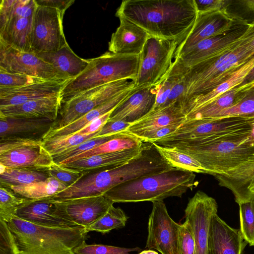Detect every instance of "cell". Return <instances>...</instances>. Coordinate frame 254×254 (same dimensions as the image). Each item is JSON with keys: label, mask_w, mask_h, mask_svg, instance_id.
<instances>
[{"label": "cell", "mask_w": 254, "mask_h": 254, "mask_svg": "<svg viewBox=\"0 0 254 254\" xmlns=\"http://www.w3.org/2000/svg\"><path fill=\"white\" fill-rule=\"evenodd\" d=\"M124 132V131H123ZM122 132L117 133L110 135L94 137L85 141L79 145L71 148L59 154L52 156L55 163L61 165L64 161L74 157L116 137Z\"/></svg>", "instance_id": "ab89813d"}, {"label": "cell", "mask_w": 254, "mask_h": 254, "mask_svg": "<svg viewBox=\"0 0 254 254\" xmlns=\"http://www.w3.org/2000/svg\"><path fill=\"white\" fill-rule=\"evenodd\" d=\"M43 144L41 138L9 137L0 139V155L24 147H38Z\"/></svg>", "instance_id": "f6af8a7d"}, {"label": "cell", "mask_w": 254, "mask_h": 254, "mask_svg": "<svg viewBox=\"0 0 254 254\" xmlns=\"http://www.w3.org/2000/svg\"><path fill=\"white\" fill-rule=\"evenodd\" d=\"M28 199L0 186V220L6 223L10 222L16 216L18 207Z\"/></svg>", "instance_id": "f35d334b"}, {"label": "cell", "mask_w": 254, "mask_h": 254, "mask_svg": "<svg viewBox=\"0 0 254 254\" xmlns=\"http://www.w3.org/2000/svg\"><path fill=\"white\" fill-rule=\"evenodd\" d=\"M156 95L154 85L137 87L135 91L113 110L108 121L135 122L152 110Z\"/></svg>", "instance_id": "ffe728a7"}, {"label": "cell", "mask_w": 254, "mask_h": 254, "mask_svg": "<svg viewBox=\"0 0 254 254\" xmlns=\"http://www.w3.org/2000/svg\"><path fill=\"white\" fill-rule=\"evenodd\" d=\"M15 0H1L0 4V27L5 23Z\"/></svg>", "instance_id": "11a10c76"}, {"label": "cell", "mask_w": 254, "mask_h": 254, "mask_svg": "<svg viewBox=\"0 0 254 254\" xmlns=\"http://www.w3.org/2000/svg\"><path fill=\"white\" fill-rule=\"evenodd\" d=\"M179 252L180 254H195V243L193 235L190 226L186 220L181 224Z\"/></svg>", "instance_id": "7dc6e473"}, {"label": "cell", "mask_w": 254, "mask_h": 254, "mask_svg": "<svg viewBox=\"0 0 254 254\" xmlns=\"http://www.w3.org/2000/svg\"><path fill=\"white\" fill-rule=\"evenodd\" d=\"M8 188L17 195L29 199L52 196L67 187L53 177L46 180L28 185L12 186Z\"/></svg>", "instance_id": "d6a6232c"}, {"label": "cell", "mask_w": 254, "mask_h": 254, "mask_svg": "<svg viewBox=\"0 0 254 254\" xmlns=\"http://www.w3.org/2000/svg\"><path fill=\"white\" fill-rule=\"evenodd\" d=\"M140 248H126L102 244L87 245L85 242L74 250L76 254H130L139 252Z\"/></svg>", "instance_id": "7bdbcfd3"}, {"label": "cell", "mask_w": 254, "mask_h": 254, "mask_svg": "<svg viewBox=\"0 0 254 254\" xmlns=\"http://www.w3.org/2000/svg\"><path fill=\"white\" fill-rule=\"evenodd\" d=\"M62 106L60 96L39 99L0 109V117L10 118L49 119L55 122Z\"/></svg>", "instance_id": "cb8c5ba5"}, {"label": "cell", "mask_w": 254, "mask_h": 254, "mask_svg": "<svg viewBox=\"0 0 254 254\" xmlns=\"http://www.w3.org/2000/svg\"><path fill=\"white\" fill-rule=\"evenodd\" d=\"M236 2L245 13L254 14V0H241Z\"/></svg>", "instance_id": "9f6ffc18"}, {"label": "cell", "mask_w": 254, "mask_h": 254, "mask_svg": "<svg viewBox=\"0 0 254 254\" xmlns=\"http://www.w3.org/2000/svg\"><path fill=\"white\" fill-rule=\"evenodd\" d=\"M245 21H247V20L229 12L228 9L198 12L192 28L178 44L174 59L199 42L226 33L237 24Z\"/></svg>", "instance_id": "30bf717a"}, {"label": "cell", "mask_w": 254, "mask_h": 254, "mask_svg": "<svg viewBox=\"0 0 254 254\" xmlns=\"http://www.w3.org/2000/svg\"><path fill=\"white\" fill-rule=\"evenodd\" d=\"M253 81H254V67L246 76L242 84H245Z\"/></svg>", "instance_id": "680465c9"}, {"label": "cell", "mask_w": 254, "mask_h": 254, "mask_svg": "<svg viewBox=\"0 0 254 254\" xmlns=\"http://www.w3.org/2000/svg\"><path fill=\"white\" fill-rule=\"evenodd\" d=\"M89 60L85 69L63 89L62 104L92 88L120 80L135 81L137 78L140 55H118L108 51Z\"/></svg>", "instance_id": "277c9868"}, {"label": "cell", "mask_w": 254, "mask_h": 254, "mask_svg": "<svg viewBox=\"0 0 254 254\" xmlns=\"http://www.w3.org/2000/svg\"><path fill=\"white\" fill-rule=\"evenodd\" d=\"M54 122L49 119L10 118L0 117V139L9 137L43 136Z\"/></svg>", "instance_id": "83f0119b"}, {"label": "cell", "mask_w": 254, "mask_h": 254, "mask_svg": "<svg viewBox=\"0 0 254 254\" xmlns=\"http://www.w3.org/2000/svg\"><path fill=\"white\" fill-rule=\"evenodd\" d=\"M119 19L120 25L108 43L109 52L118 55H140L150 36L131 21L124 18Z\"/></svg>", "instance_id": "44dd1931"}, {"label": "cell", "mask_w": 254, "mask_h": 254, "mask_svg": "<svg viewBox=\"0 0 254 254\" xmlns=\"http://www.w3.org/2000/svg\"><path fill=\"white\" fill-rule=\"evenodd\" d=\"M239 205L240 231L248 244L254 246V197Z\"/></svg>", "instance_id": "60d3db41"}, {"label": "cell", "mask_w": 254, "mask_h": 254, "mask_svg": "<svg viewBox=\"0 0 254 254\" xmlns=\"http://www.w3.org/2000/svg\"><path fill=\"white\" fill-rule=\"evenodd\" d=\"M19 254H76L85 242V228L81 226L49 227L38 225L16 216L7 223Z\"/></svg>", "instance_id": "3957f363"}, {"label": "cell", "mask_w": 254, "mask_h": 254, "mask_svg": "<svg viewBox=\"0 0 254 254\" xmlns=\"http://www.w3.org/2000/svg\"><path fill=\"white\" fill-rule=\"evenodd\" d=\"M138 254H158V253L153 250L149 249L148 250H144Z\"/></svg>", "instance_id": "91938a15"}, {"label": "cell", "mask_w": 254, "mask_h": 254, "mask_svg": "<svg viewBox=\"0 0 254 254\" xmlns=\"http://www.w3.org/2000/svg\"><path fill=\"white\" fill-rule=\"evenodd\" d=\"M254 56V53L240 42L232 50L219 57L189 67L186 75V92L183 112L191 99L215 88Z\"/></svg>", "instance_id": "5b68a950"}, {"label": "cell", "mask_w": 254, "mask_h": 254, "mask_svg": "<svg viewBox=\"0 0 254 254\" xmlns=\"http://www.w3.org/2000/svg\"><path fill=\"white\" fill-rule=\"evenodd\" d=\"M44 80H46L25 74L11 73L0 68V88H17Z\"/></svg>", "instance_id": "ee69618b"}, {"label": "cell", "mask_w": 254, "mask_h": 254, "mask_svg": "<svg viewBox=\"0 0 254 254\" xmlns=\"http://www.w3.org/2000/svg\"><path fill=\"white\" fill-rule=\"evenodd\" d=\"M251 115H254V81L241 91L232 106L222 111L212 119Z\"/></svg>", "instance_id": "d590c367"}, {"label": "cell", "mask_w": 254, "mask_h": 254, "mask_svg": "<svg viewBox=\"0 0 254 254\" xmlns=\"http://www.w3.org/2000/svg\"><path fill=\"white\" fill-rule=\"evenodd\" d=\"M177 45L175 41L150 36L140 55L135 86L158 83L170 68Z\"/></svg>", "instance_id": "ba28073f"}, {"label": "cell", "mask_w": 254, "mask_h": 254, "mask_svg": "<svg viewBox=\"0 0 254 254\" xmlns=\"http://www.w3.org/2000/svg\"><path fill=\"white\" fill-rule=\"evenodd\" d=\"M0 68L44 80H67L52 66L31 52L15 49L0 42Z\"/></svg>", "instance_id": "4fadbf2b"}, {"label": "cell", "mask_w": 254, "mask_h": 254, "mask_svg": "<svg viewBox=\"0 0 254 254\" xmlns=\"http://www.w3.org/2000/svg\"><path fill=\"white\" fill-rule=\"evenodd\" d=\"M16 216L30 223L45 227L78 226L62 215L56 200L51 196L28 199L18 207Z\"/></svg>", "instance_id": "e0dca14e"}, {"label": "cell", "mask_w": 254, "mask_h": 254, "mask_svg": "<svg viewBox=\"0 0 254 254\" xmlns=\"http://www.w3.org/2000/svg\"><path fill=\"white\" fill-rule=\"evenodd\" d=\"M247 143L254 146V122L252 125V127L249 135L248 136Z\"/></svg>", "instance_id": "6f0895ef"}, {"label": "cell", "mask_w": 254, "mask_h": 254, "mask_svg": "<svg viewBox=\"0 0 254 254\" xmlns=\"http://www.w3.org/2000/svg\"><path fill=\"white\" fill-rule=\"evenodd\" d=\"M54 162L52 156L44 144L13 150L0 155V165L7 168L47 171Z\"/></svg>", "instance_id": "603a6c76"}, {"label": "cell", "mask_w": 254, "mask_h": 254, "mask_svg": "<svg viewBox=\"0 0 254 254\" xmlns=\"http://www.w3.org/2000/svg\"><path fill=\"white\" fill-rule=\"evenodd\" d=\"M37 55L66 78L72 79L81 74L89 63V59H83L76 55L68 44L56 51Z\"/></svg>", "instance_id": "f546056e"}, {"label": "cell", "mask_w": 254, "mask_h": 254, "mask_svg": "<svg viewBox=\"0 0 254 254\" xmlns=\"http://www.w3.org/2000/svg\"><path fill=\"white\" fill-rule=\"evenodd\" d=\"M247 244L240 229L230 227L217 214L212 217L209 231L207 254H242Z\"/></svg>", "instance_id": "d6986e66"}, {"label": "cell", "mask_w": 254, "mask_h": 254, "mask_svg": "<svg viewBox=\"0 0 254 254\" xmlns=\"http://www.w3.org/2000/svg\"><path fill=\"white\" fill-rule=\"evenodd\" d=\"M195 176L193 172L173 168L122 184L104 195L114 203L152 202L169 197H181L197 186Z\"/></svg>", "instance_id": "7a4b0ae2"}, {"label": "cell", "mask_w": 254, "mask_h": 254, "mask_svg": "<svg viewBox=\"0 0 254 254\" xmlns=\"http://www.w3.org/2000/svg\"><path fill=\"white\" fill-rule=\"evenodd\" d=\"M248 23L245 21L238 24L226 33L202 40L177 58L180 59L187 66L191 67L219 57L240 43Z\"/></svg>", "instance_id": "9a60e30c"}, {"label": "cell", "mask_w": 254, "mask_h": 254, "mask_svg": "<svg viewBox=\"0 0 254 254\" xmlns=\"http://www.w3.org/2000/svg\"><path fill=\"white\" fill-rule=\"evenodd\" d=\"M254 67V56L215 88L191 99L184 108L183 113L186 116L190 112L212 102L227 91L242 84Z\"/></svg>", "instance_id": "f1b7e54d"}, {"label": "cell", "mask_w": 254, "mask_h": 254, "mask_svg": "<svg viewBox=\"0 0 254 254\" xmlns=\"http://www.w3.org/2000/svg\"><path fill=\"white\" fill-rule=\"evenodd\" d=\"M136 88L137 87L135 86L121 92L64 127L48 130L42 137L43 141L52 138L67 136L76 133L93 120L113 111L135 91Z\"/></svg>", "instance_id": "484cf974"}, {"label": "cell", "mask_w": 254, "mask_h": 254, "mask_svg": "<svg viewBox=\"0 0 254 254\" xmlns=\"http://www.w3.org/2000/svg\"><path fill=\"white\" fill-rule=\"evenodd\" d=\"M215 199L198 190L189 201L185 210V220L190 225L195 243L194 254H207L210 225L217 214Z\"/></svg>", "instance_id": "5bb4252c"}, {"label": "cell", "mask_w": 254, "mask_h": 254, "mask_svg": "<svg viewBox=\"0 0 254 254\" xmlns=\"http://www.w3.org/2000/svg\"><path fill=\"white\" fill-rule=\"evenodd\" d=\"M143 140L126 131L108 141L83 153L72 157L61 165H65L96 155L113 153L134 148L141 145Z\"/></svg>", "instance_id": "4dcf8cb0"}, {"label": "cell", "mask_w": 254, "mask_h": 254, "mask_svg": "<svg viewBox=\"0 0 254 254\" xmlns=\"http://www.w3.org/2000/svg\"><path fill=\"white\" fill-rule=\"evenodd\" d=\"M186 115L182 108L173 104L152 110L146 115L131 124L126 131L132 135H138L152 129L176 123H183Z\"/></svg>", "instance_id": "4316f807"}, {"label": "cell", "mask_w": 254, "mask_h": 254, "mask_svg": "<svg viewBox=\"0 0 254 254\" xmlns=\"http://www.w3.org/2000/svg\"><path fill=\"white\" fill-rule=\"evenodd\" d=\"M35 0H15L10 13L0 27V42L20 51L30 52Z\"/></svg>", "instance_id": "7c38bea8"}, {"label": "cell", "mask_w": 254, "mask_h": 254, "mask_svg": "<svg viewBox=\"0 0 254 254\" xmlns=\"http://www.w3.org/2000/svg\"><path fill=\"white\" fill-rule=\"evenodd\" d=\"M197 12H207L228 9L232 0H194Z\"/></svg>", "instance_id": "681fc988"}, {"label": "cell", "mask_w": 254, "mask_h": 254, "mask_svg": "<svg viewBox=\"0 0 254 254\" xmlns=\"http://www.w3.org/2000/svg\"><path fill=\"white\" fill-rule=\"evenodd\" d=\"M197 13L194 0H125L115 15L135 23L150 36L178 44L192 28Z\"/></svg>", "instance_id": "6da1fadb"}, {"label": "cell", "mask_w": 254, "mask_h": 254, "mask_svg": "<svg viewBox=\"0 0 254 254\" xmlns=\"http://www.w3.org/2000/svg\"><path fill=\"white\" fill-rule=\"evenodd\" d=\"M35 1L39 6L57 9L64 13L75 1L74 0H35Z\"/></svg>", "instance_id": "f5cc1de1"}, {"label": "cell", "mask_w": 254, "mask_h": 254, "mask_svg": "<svg viewBox=\"0 0 254 254\" xmlns=\"http://www.w3.org/2000/svg\"><path fill=\"white\" fill-rule=\"evenodd\" d=\"M161 155L174 168L197 173L207 171L195 158L173 147H164L153 143Z\"/></svg>", "instance_id": "e575fe53"}, {"label": "cell", "mask_w": 254, "mask_h": 254, "mask_svg": "<svg viewBox=\"0 0 254 254\" xmlns=\"http://www.w3.org/2000/svg\"><path fill=\"white\" fill-rule=\"evenodd\" d=\"M131 123L122 121H108L95 137L110 135L126 131Z\"/></svg>", "instance_id": "f907efd6"}, {"label": "cell", "mask_w": 254, "mask_h": 254, "mask_svg": "<svg viewBox=\"0 0 254 254\" xmlns=\"http://www.w3.org/2000/svg\"><path fill=\"white\" fill-rule=\"evenodd\" d=\"M97 133L91 134H81L75 133L72 135L52 138L43 141L45 148L53 156L76 146L86 140L95 136Z\"/></svg>", "instance_id": "74e56055"}, {"label": "cell", "mask_w": 254, "mask_h": 254, "mask_svg": "<svg viewBox=\"0 0 254 254\" xmlns=\"http://www.w3.org/2000/svg\"><path fill=\"white\" fill-rule=\"evenodd\" d=\"M55 200L64 218L85 228L104 215L114 204L104 195Z\"/></svg>", "instance_id": "2e32d148"}, {"label": "cell", "mask_w": 254, "mask_h": 254, "mask_svg": "<svg viewBox=\"0 0 254 254\" xmlns=\"http://www.w3.org/2000/svg\"><path fill=\"white\" fill-rule=\"evenodd\" d=\"M180 229L181 225L170 216L163 200L152 202L145 248L161 254H180Z\"/></svg>", "instance_id": "8fae6325"}, {"label": "cell", "mask_w": 254, "mask_h": 254, "mask_svg": "<svg viewBox=\"0 0 254 254\" xmlns=\"http://www.w3.org/2000/svg\"><path fill=\"white\" fill-rule=\"evenodd\" d=\"M250 190L254 195V183L250 186Z\"/></svg>", "instance_id": "94428289"}, {"label": "cell", "mask_w": 254, "mask_h": 254, "mask_svg": "<svg viewBox=\"0 0 254 254\" xmlns=\"http://www.w3.org/2000/svg\"><path fill=\"white\" fill-rule=\"evenodd\" d=\"M251 83L236 87L212 102L190 112L186 116L185 121L212 119L215 117L222 111L232 106L235 103L241 91Z\"/></svg>", "instance_id": "1f68e13d"}, {"label": "cell", "mask_w": 254, "mask_h": 254, "mask_svg": "<svg viewBox=\"0 0 254 254\" xmlns=\"http://www.w3.org/2000/svg\"><path fill=\"white\" fill-rule=\"evenodd\" d=\"M64 14L57 9L37 6L30 35V52L36 55L53 52L68 44L63 29Z\"/></svg>", "instance_id": "9c48e42d"}, {"label": "cell", "mask_w": 254, "mask_h": 254, "mask_svg": "<svg viewBox=\"0 0 254 254\" xmlns=\"http://www.w3.org/2000/svg\"><path fill=\"white\" fill-rule=\"evenodd\" d=\"M49 176L64 185L67 188L73 185L89 172L68 168L55 163L47 170Z\"/></svg>", "instance_id": "b9f144b4"}, {"label": "cell", "mask_w": 254, "mask_h": 254, "mask_svg": "<svg viewBox=\"0 0 254 254\" xmlns=\"http://www.w3.org/2000/svg\"><path fill=\"white\" fill-rule=\"evenodd\" d=\"M241 44L254 53V21L249 23L242 36Z\"/></svg>", "instance_id": "db71d44e"}, {"label": "cell", "mask_w": 254, "mask_h": 254, "mask_svg": "<svg viewBox=\"0 0 254 254\" xmlns=\"http://www.w3.org/2000/svg\"><path fill=\"white\" fill-rule=\"evenodd\" d=\"M214 176L220 186L232 191L238 204L249 201L254 197L250 190V186L254 183V158Z\"/></svg>", "instance_id": "7402d4cb"}, {"label": "cell", "mask_w": 254, "mask_h": 254, "mask_svg": "<svg viewBox=\"0 0 254 254\" xmlns=\"http://www.w3.org/2000/svg\"><path fill=\"white\" fill-rule=\"evenodd\" d=\"M148 142L137 147L119 152L96 155L83 158L63 166L90 172L112 169L125 164L139 155Z\"/></svg>", "instance_id": "d4e9b609"}, {"label": "cell", "mask_w": 254, "mask_h": 254, "mask_svg": "<svg viewBox=\"0 0 254 254\" xmlns=\"http://www.w3.org/2000/svg\"><path fill=\"white\" fill-rule=\"evenodd\" d=\"M183 123H176L144 132L136 137L144 142H153L174 132Z\"/></svg>", "instance_id": "c3c4849f"}, {"label": "cell", "mask_w": 254, "mask_h": 254, "mask_svg": "<svg viewBox=\"0 0 254 254\" xmlns=\"http://www.w3.org/2000/svg\"><path fill=\"white\" fill-rule=\"evenodd\" d=\"M49 177L47 171L7 168L0 165V186L5 188L34 183Z\"/></svg>", "instance_id": "836d02e7"}, {"label": "cell", "mask_w": 254, "mask_h": 254, "mask_svg": "<svg viewBox=\"0 0 254 254\" xmlns=\"http://www.w3.org/2000/svg\"><path fill=\"white\" fill-rule=\"evenodd\" d=\"M248 136L203 146L173 148L195 158L214 176L254 158V146L247 143Z\"/></svg>", "instance_id": "8992f818"}, {"label": "cell", "mask_w": 254, "mask_h": 254, "mask_svg": "<svg viewBox=\"0 0 254 254\" xmlns=\"http://www.w3.org/2000/svg\"><path fill=\"white\" fill-rule=\"evenodd\" d=\"M71 80H46L17 88H0V109L60 96L63 89Z\"/></svg>", "instance_id": "ac0fdd59"}, {"label": "cell", "mask_w": 254, "mask_h": 254, "mask_svg": "<svg viewBox=\"0 0 254 254\" xmlns=\"http://www.w3.org/2000/svg\"><path fill=\"white\" fill-rule=\"evenodd\" d=\"M0 254H19L14 238L7 223L0 220Z\"/></svg>", "instance_id": "bcb514c9"}, {"label": "cell", "mask_w": 254, "mask_h": 254, "mask_svg": "<svg viewBox=\"0 0 254 254\" xmlns=\"http://www.w3.org/2000/svg\"><path fill=\"white\" fill-rule=\"evenodd\" d=\"M128 218L121 208L115 207L113 205L104 215L85 228V230L87 233L95 231L107 233L113 229L124 227Z\"/></svg>", "instance_id": "8d00e7d4"}, {"label": "cell", "mask_w": 254, "mask_h": 254, "mask_svg": "<svg viewBox=\"0 0 254 254\" xmlns=\"http://www.w3.org/2000/svg\"><path fill=\"white\" fill-rule=\"evenodd\" d=\"M113 111L93 120L76 133L81 134H91L98 132L108 121Z\"/></svg>", "instance_id": "816d5d0a"}, {"label": "cell", "mask_w": 254, "mask_h": 254, "mask_svg": "<svg viewBox=\"0 0 254 254\" xmlns=\"http://www.w3.org/2000/svg\"><path fill=\"white\" fill-rule=\"evenodd\" d=\"M135 86L134 81L124 79L89 89L62 104L57 120L48 130L64 127L121 92Z\"/></svg>", "instance_id": "52a82bcc"}]
</instances>
